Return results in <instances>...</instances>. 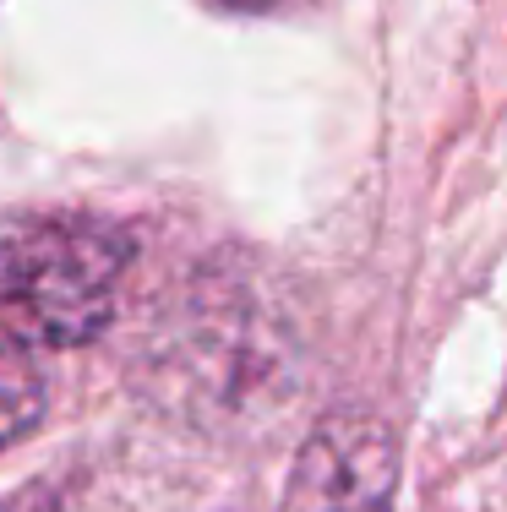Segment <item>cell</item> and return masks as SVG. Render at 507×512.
Here are the masks:
<instances>
[{"mask_svg":"<svg viewBox=\"0 0 507 512\" xmlns=\"http://www.w3.org/2000/svg\"><path fill=\"white\" fill-rule=\"evenodd\" d=\"M44 420V376L22 355H0V447L22 442Z\"/></svg>","mask_w":507,"mask_h":512,"instance_id":"obj_3","label":"cell"},{"mask_svg":"<svg viewBox=\"0 0 507 512\" xmlns=\"http://www.w3.org/2000/svg\"><path fill=\"white\" fill-rule=\"evenodd\" d=\"M398 442L377 409H333L300 442L279 512H393Z\"/></svg>","mask_w":507,"mask_h":512,"instance_id":"obj_2","label":"cell"},{"mask_svg":"<svg viewBox=\"0 0 507 512\" xmlns=\"http://www.w3.org/2000/svg\"><path fill=\"white\" fill-rule=\"evenodd\" d=\"M131 240L88 213L0 218V355H50L99 338L115 316Z\"/></svg>","mask_w":507,"mask_h":512,"instance_id":"obj_1","label":"cell"},{"mask_svg":"<svg viewBox=\"0 0 507 512\" xmlns=\"http://www.w3.org/2000/svg\"><path fill=\"white\" fill-rule=\"evenodd\" d=\"M219 6H229V11H268V6H279V0H219Z\"/></svg>","mask_w":507,"mask_h":512,"instance_id":"obj_4","label":"cell"}]
</instances>
